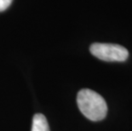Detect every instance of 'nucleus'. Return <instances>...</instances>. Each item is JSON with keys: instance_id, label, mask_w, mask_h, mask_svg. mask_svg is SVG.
<instances>
[{"instance_id": "obj_1", "label": "nucleus", "mask_w": 132, "mask_h": 131, "mask_svg": "<svg viewBox=\"0 0 132 131\" xmlns=\"http://www.w3.org/2000/svg\"><path fill=\"white\" fill-rule=\"evenodd\" d=\"M77 104L81 112L91 121L102 120L108 113V106L104 98L89 89L79 90L77 95Z\"/></svg>"}, {"instance_id": "obj_2", "label": "nucleus", "mask_w": 132, "mask_h": 131, "mask_svg": "<svg viewBox=\"0 0 132 131\" xmlns=\"http://www.w3.org/2000/svg\"><path fill=\"white\" fill-rule=\"evenodd\" d=\"M89 51L95 57L104 61H125L129 56L127 49L115 43H95L89 47Z\"/></svg>"}, {"instance_id": "obj_3", "label": "nucleus", "mask_w": 132, "mask_h": 131, "mask_svg": "<svg viewBox=\"0 0 132 131\" xmlns=\"http://www.w3.org/2000/svg\"><path fill=\"white\" fill-rule=\"evenodd\" d=\"M32 131H50L49 124L44 115L37 113L33 116Z\"/></svg>"}, {"instance_id": "obj_4", "label": "nucleus", "mask_w": 132, "mask_h": 131, "mask_svg": "<svg viewBox=\"0 0 132 131\" xmlns=\"http://www.w3.org/2000/svg\"><path fill=\"white\" fill-rule=\"evenodd\" d=\"M13 0H0V12L9 8Z\"/></svg>"}]
</instances>
